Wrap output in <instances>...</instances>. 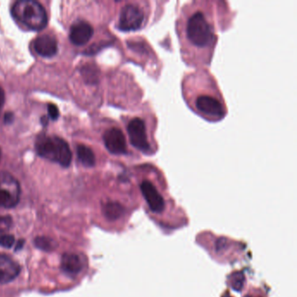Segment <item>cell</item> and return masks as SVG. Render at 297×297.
<instances>
[{"label":"cell","instance_id":"cell-1","mask_svg":"<svg viewBox=\"0 0 297 297\" xmlns=\"http://www.w3.org/2000/svg\"><path fill=\"white\" fill-rule=\"evenodd\" d=\"M12 16L16 20L33 31H40L47 27L48 13L41 4L34 0H19L13 5Z\"/></svg>","mask_w":297,"mask_h":297},{"label":"cell","instance_id":"cell-2","mask_svg":"<svg viewBox=\"0 0 297 297\" xmlns=\"http://www.w3.org/2000/svg\"><path fill=\"white\" fill-rule=\"evenodd\" d=\"M35 146L38 155L44 159L57 162L64 168L71 164L72 152L65 140L58 136H41Z\"/></svg>","mask_w":297,"mask_h":297},{"label":"cell","instance_id":"cell-3","mask_svg":"<svg viewBox=\"0 0 297 297\" xmlns=\"http://www.w3.org/2000/svg\"><path fill=\"white\" fill-rule=\"evenodd\" d=\"M187 35L189 40L196 47L205 48L213 43L214 33L202 12L192 15L187 25Z\"/></svg>","mask_w":297,"mask_h":297},{"label":"cell","instance_id":"cell-4","mask_svg":"<svg viewBox=\"0 0 297 297\" xmlns=\"http://www.w3.org/2000/svg\"><path fill=\"white\" fill-rule=\"evenodd\" d=\"M20 197V187L10 174H0V208L12 209L18 204Z\"/></svg>","mask_w":297,"mask_h":297},{"label":"cell","instance_id":"cell-5","mask_svg":"<svg viewBox=\"0 0 297 297\" xmlns=\"http://www.w3.org/2000/svg\"><path fill=\"white\" fill-rule=\"evenodd\" d=\"M144 20V13L139 6L128 4L121 9L119 28L124 32L135 31L141 28Z\"/></svg>","mask_w":297,"mask_h":297},{"label":"cell","instance_id":"cell-6","mask_svg":"<svg viewBox=\"0 0 297 297\" xmlns=\"http://www.w3.org/2000/svg\"><path fill=\"white\" fill-rule=\"evenodd\" d=\"M127 132L132 146L144 153L150 151V145L147 140V129L142 119L135 118L130 121L127 126Z\"/></svg>","mask_w":297,"mask_h":297},{"label":"cell","instance_id":"cell-7","mask_svg":"<svg viewBox=\"0 0 297 297\" xmlns=\"http://www.w3.org/2000/svg\"><path fill=\"white\" fill-rule=\"evenodd\" d=\"M141 190L151 211L153 214H162L165 209V200L153 183L145 180L141 184Z\"/></svg>","mask_w":297,"mask_h":297},{"label":"cell","instance_id":"cell-8","mask_svg":"<svg viewBox=\"0 0 297 297\" xmlns=\"http://www.w3.org/2000/svg\"><path fill=\"white\" fill-rule=\"evenodd\" d=\"M104 143L106 149L112 154H125L127 153V142L123 132L119 128L107 130L103 136Z\"/></svg>","mask_w":297,"mask_h":297},{"label":"cell","instance_id":"cell-9","mask_svg":"<svg viewBox=\"0 0 297 297\" xmlns=\"http://www.w3.org/2000/svg\"><path fill=\"white\" fill-rule=\"evenodd\" d=\"M20 273V266L12 257L6 254H0V283L12 282Z\"/></svg>","mask_w":297,"mask_h":297},{"label":"cell","instance_id":"cell-10","mask_svg":"<svg viewBox=\"0 0 297 297\" xmlns=\"http://www.w3.org/2000/svg\"><path fill=\"white\" fill-rule=\"evenodd\" d=\"M208 247L210 251V253L215 256V258L220 257V260L223 261L227 258V254H231L233 256L234 251L236 252L238 247L236 246V242L232 240L226 238V237H215L212 243H210Z\"/></svg>","mask_w":297,"mask_h":297},{"label":"cell","instance_id":"cell-11","mask_svg":"<svg viewBox=\"0 0 297 297\" xmlns=\"http://www.w3.org/2000/svg\"><path fill=\"white\" fill-rule=\"evenodd\" d=\"M196 107L200 112L212 116L221 118L224 115V108L221 102L215 98L201 95L196 100Z\"/></svg>","mask_w":297,"mask_h":297},{"label":"cell","instance_id":"cell-12","mask_svg":"<svg viewBox=\"0 0 297 297\" xmlns=\"http://www.w3.org/2000/svg\"><path fill=\"white\" fill-rule=\"evenodd\" d=\"M94 29L91 25L85 21H79L72 27L70 31V40L76 45H83L91 39Z\"/></svg>","mask_w":297,"mask_h":297},{"label":"cell","instance_id":"cell-13","mask_svg":"<svg viewBox=\"0 0 297 297\" xmlns=\"http://www.w3.org/2000/svg\"><path fill=\"white\" fill-rule=\"evenodd\" d=\"M36 53L42 57H53L58 52L56 39L50 35L39 36L33 42Z\"/></svg>","mask_w":297,"mask_h":297},{"label":"cell","instance_id":"cell-14","mask_svg":"<svg viewBox=\"0 0 297 297\" xmlns=\"http://www.w3.org/2000/svg\"><path fill=\"white\" fill-rule=\"evenodd\" d=\"M83 261L77 254L65 253L62 256L61 268L63 272L69 276H75L82 270Z\"/></svg>","mask_w":297,"mask_h":297},{"label":"cell","instance_id":"cell-15","mask_svg":"<svg viewBox=\"0 0 297 297\" xmlns=\"http://www.w3.org/2000/svg\"><path fill=\"white\" fill-rule=\"evenodd\" d=\"M104 216L108 221H118L126 215V209L118 201H107L102 207Z\"/></svg>","mask_w":297,"mask_h":297},{"label":"cell","instance_id":"cell-16","mask_svg":"<svg viewBox=\"0 0 297 297\" xmlns=\"http://www.w3.org/2000/svg\"><path fill=\"white\" fill-rule=\"evenodd\" d=\"M78 159L86 168H92L95 165V155L91 148L85 145H79L77 147Z\"/></svg>","mask_w":297,"mask_h":297},{"label":"cell","instance_id":"cell-17","mask_svg":"<svg viewBox=\"0 0 297 297\" xmlns=\"http://www.w3.org/2000/svg\"><path fill=\"white\" fill-rule=\"evenodd\" d=\"M229 284L236 291H241L245 285V277L241 272H235L229 277Z\"/></svg>","mask_w":297,"mask_h":297},{"label":"cell","instance_id":"cell-18","mask_svg":"<svg viewBox=\"0 0 297 297\" xmlns=\"http://www.w3.org/2000/svg\"><path fill=\"white\" fill-rule=\"evenodd\" d=\"M83 78L87 83L90 84H95L99 80V74H98V69L95 65H86L82 68Z\"/></svg>","mask_w":297,"mask_h":297},{"label":"cell","instance_id":"cell-19","mask_svg":"<svg viewBox=\"0 0 297 297\" xmlns=\"http://www.w3.org/2000/svg\"><path fill=\"white\" fill-rule=\"evenodd\" d=\"M34 244L38 248L44 251H52L56 247L55 241L47 236H38L34 240Z\"/></svg>","mask_w":297,"mask_h":297},{"label":"cell","instance_id":"cell-20","mask_svg":"<svg viewBox=\"0 0 297 297\" xmlns=\"http://www.w3.org/2000/svg\"><path fill=\"white\" fill-rule=\"evenodd\" d=\"M12 225V219L9 215H0V235L6 234L11 230Z\"/></svg>","mask_w":297,"mask_h":297},{"label":"cell","instance_id":"cell-21","mask_svg":"<svg viewBox=\"0 0 297 297\" xmlns=\"http://www.w3.org/2000/svg\"><path fill=\"white\" fill-rule=\"evenodd\" d=\"M14 242V236H12V235H8V234L0 235V246L1 247L10 248L13 246Z\"/></svg>","mask_w":297,"mask_h":297},{"label":"cell","instance_id":"cell-22","mask_svg":"<svg viewBox=\"0 0 297 297\" xmlns=\"http://www.w3.org/2000/svg\"><path fill=\"white\" fill-rule=\"evenodd\" d=\"M48 110L49 117H50L53 121H55V120L59 118V109H58V107H57L55 105H53V104H49L48 106Z\"/></svg>","mask_w":297,"mask_h":297},{"label":"cell","instance_id":"cell-23","mask_svg":"<svg viewBox=\"0 0 297 297\" xmlns=\"http://www.w3.org/2000/svg\"><path fill=\"white\" fill-rule=\"evenodd\" d=\"M244 297H265V295L262 294V291L261 290L255 289L253 291L247 292V294H245Z\"/></svg>","mask_w":297,"mask_h":297},{"label":"cell","instance_id":"cell-24","mask_svg":"<svg viewBox=\"0 0 297 297\" xmlns=\"http://www.w3.org/2000/svg\"><path fill=\"white\" fill-rule=\"evenodd\" d=\"M5 99H6V96H5V91L2 87H0V115H1V112L3 110L4 104H5Z\"/></svg>","mask_w":297,"mask_h":297},{"label":"cell","instance_id":"cell-25","mask_svg":"<svg viewBox=\"0 0 297 297\" xmlns=\"http://www.w3.org/2000/svg\"><path fill=\"white\" fill-rule=\"evenodd\" d=\"M14 120V115L12 112H6L5 115V123L11 124Z\"/></svg>","mask_w":297,"mask_h":297},{"label":"cell","instance_id":"cell-26","mask_svg":"<svg viewBox=\"0 0 297 297\" xmlns=\"http://www.w3.org/2000/svg\"><path fill=\"white\" fill-rule=\"evenodd\" d=\"M23 243H24V241H23V240H19L18 245H17V248H22V247H23Z\"/></svg>","mask_w":297,"mask_h":297},{"label":"cell","instance_id":"cell-27","mask_svg":"<svg viewBox=\"0 0 297 297\" xmlns=\"http://www.w3.org/2000/svg\"><path fill=\"white\" fill-rule=\"evenodd\" d=\"M47 117H43V118H42L41 121H42V123H43V125H47V123H48V120H47Z\"/></svg>","mask_w":297,"mask_h":297},{"label":"cell","instance_id":"cell-28","mask_svg":"<svg viewBox=\"0 0 297 297\" xmlns=\"http://www.w3.org/2000/svg\"><path fill=\"white\" fill-rule=\"evenodd\" d=\"M222 297H232V295H231L230 293L226 292V294H224L223 295H222Z\"/></svg>","mask_w":297,"mask_h":297},{"label":"cell","instance_id":"cell-29","mask_svg":"<svg viewBox=\"0 0 297 297\" xmlns=\"http://www.w3.org/2000/svg\"><path fill=\"white\" fill-rule=\"evenodd\" d=\"M0 159H1V149H0Z\"/></svg>","mask_w":297,"mask_h":297}]
</instances>
